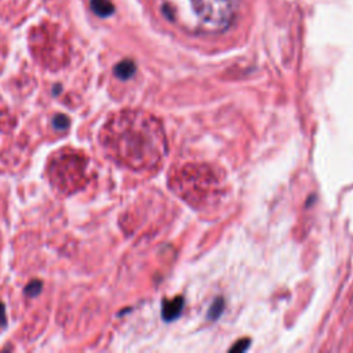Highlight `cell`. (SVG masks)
<instances>
[{
    "label": "cell",
    "instance_id": "cell-5",
    "mask_svg": "<svg viewBox=\"0 0 353 353\" xmlns=\"http://www.w3.org/2000/svg\"><path fill=\"white\" fill-rule=\"evenodd\" d=\"M184 308V298L182 296H176L171 301H166L163 304V319L170 322L178 318Z\"/></svg>",
    "mask_w": 353,
    "mask_h": 353
},
{
    "label": "cell",
    "instance_id": "cell-9",
    "mask_svg": "<svg viewBox=\"0 0 353 353\" xmlns=\"http://www.w3.org/2000/svg\"><path fill=\"white\" fill-rule=\"evenodd\" d=\"M69 124V120L66 116H64V114H57L56 118H54V126L57 127V128H60V130H65L66 127H68Z\"/></svg>",
    "mask_w": 353,
    "mask_h": 353
},
{
    "label": "cell",
    "instance_id": "cell-4",
    "mask_svg": "<svg viewBox=\"0 0 353 353\" xmlns=\"http://www.w3.org/2000/svg\"><path fill=\"white\" fill-rule=\"evenodd\" d=\"M30 47L34 58L44 68L57 70L69 61V43L57 26H42L32 32Z\"/></svg>",
    "mask_w": 353,
    "mask_h": 353
},
{
    "label": "cell",
    "instance_id": "cell-1",
    "mask_svg": "<svg viewBox=\"0 0 353 353\" xmlns=\"http://www.w3.org/2000/svg\"><path fill=\"white\" fill-rule=\"evenodd\" d=\"M100 140L109 158L132 170H142L159 159V134L152 118L123 110L105 123Z\"/></svg>",
    "mask_w": 353,
    "mask_h": 353
},
{
    "label": "cell",
    "instance_id": "cell-7",
    "mask_svg": "<svg viewBox=\"0 0 353 353\" xmlns=\"http://www.w3.org/2000/svg\"><path fill=\"white\" fill-rule=\"evenodd\" d=\"M136 64L132 62L131 60H123L122 62H119L114 66V74L122 80L130 79L132 74H136Z\"/></svg>",
    "mask_w": 353,
    "mask_h": 353
},
{
    "label": "cell",
    "instance_id": "cell-10",
    "mask_svg": "<svg viewBox=\"0 0 353 353\" xmlns=\"http://www.w3.org/2000/svg\"><path fill=\"white\" fill-rule=\"evenodd\" d=\"M6 324V312H4V306L0 302V326Z\"/></svg>",
    "mask_w": 353,
    "mask_h": 353
},
{
    "label": "cell",
    "instance_id": "cell-6",
    "mask_svg": "<svg viewBox=\"0 0 353 353\" xmlns=\"http://www.w3.org/2000/svg\"><path fill=\"white\" fill-rule=\"evenodd\" d=\"M90 4H92V10L98 17H109L114 12V3L110 0H90Z\"/></svg>",
    "mask_w": 353,
    "mask_h": 353
},
{
    "label": "cell",
    "instance_id": "cell-8",
    "mask_svg": "<svg viewBox=\"0 0 353 353\" xmlns=\"http://www.w3.org/2000/svg\"><path fill=\"white\" fill-rule=\"evenodd\" d=\"M222 308H224V301L222 300H216L214 304H212V306H211V310H210V316L211 319H216L218 316H220V314L222 312Z\"/></svg>",
    "mask_w": 353,
    "mask_h": 353
},
{
    "label": "cell",
    "instance_id": "cell-3",
    "mask_svg": "<svg viewBox=\"0 0 353 353\" xmlns=\"http://www.w3.org/2000/svg\"><path fill=\"white\" fill-rule=\"evenodd\" d=\"M46 176L58 194L64 196L78 194L92 181L90 158L80 149L70 146L58 149L48 158Z\"/></svg>",
    "mask_w": 353,
    "mask_h": 353
},
{
    "label": "cell",
    "instance_id": "cell-11",
    "mask_svg": "<svg viewBox=\"0 0 353 353\" xmlns=\"http://www.w3.org/2000/svg\"><path fill=\"white\" fill-rule=\"evenodd\" d=\"M248 345H250V342L248 341H244V344H243V345H240L239 342H238V344H236L234 348H230V350H239V352H242V350L247 349V346H248Z\"/></svg>",
    "mask_w": 353,
    "mask_h": 353
},
{
    "label": "cell",
    "instance_id": "cell-2",
    "mask_svg": "<svg viewBox=\"0 0 353 353\" xmlns=\"http://www.w3.org/2000/svg\"><path fill=\"white\" fill-rule=\"evenodd\" d=\"M242 0H164L162 12L192 34H218L230 28Z\"/></svg>",
    "mask_w": 353,
    "mask_h": 353
}]
</instances>
